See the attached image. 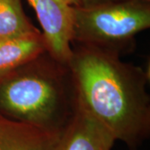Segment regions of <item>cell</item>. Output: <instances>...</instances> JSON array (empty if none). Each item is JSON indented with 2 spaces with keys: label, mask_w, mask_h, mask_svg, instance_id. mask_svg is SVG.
<instances>
[{
  "label": "cell",
  "mask_w": 150,
  "mask_h": 150,
  "mask_svg": "<svg viewBox=\"0 0 150 150\" xmlns=\"http://www.w3.org/2000/svg\"><path fill=\"white\" fill-rule=\"evenodd\" d=\"M67 67L76 103L103 126L115 140L135 147L150 130L149 75L122 61L119 54L79 45Z\"/></svg>",
  "instance_id": "cell-1"
},
{
  "label": "cell",
  "mask_w": 150,
  "mask_h": 150,
  "mask_svg": "<svg viewBox=\"0 0 150 150\" xmlns=\"http://www.w3.org/2000/svg\"><path fill=\"white\" fill-rule=\"evenodd\" d=\"M76 107L69 70L45 52L0 83V114L15 121L61 131Z\"/></svg>",
  "instance_id": "cell-2"
},
{
  "label": "cell",
  "mask_w": 150,
  "mask_h": 150,
  "mask_svg": "<svg viewBox=\"0 0 150 150\" xmlns=\"http://www.w3.org/2000/svg\"><path fill=\"white\" fill-rule=\"evenodd\" d=\"M73 42L119 52L150 27V2L118 0L73 7Z\"/></svg>",
  "instance_id": "cell-3"
},
{
  "label": "cell",
  "mask_w": 150,
  "mask_h": 150,
  "mask_svg": "<svg viewBox=\"0 0 150 150\" xmlns=\"http://www.w3.org/2000/svg\"><path fill=\"white\" fill-rule=\"evenodd\" d=\"M32 8L43 32L46 52L67 65L73 54L74 8L61 0H36Z\"/></svg>",
  "instance_id": "cell-4"
},
{
  "label": "cell",
  "mask_w": 150,
  "mask_h": 150,
  "mask_svg": "<svg viewBox=\"0 0 150 150\" xmlns=\"http://www.w3.org/2000/svg\"><path fill=\"white\" fill-rule=\"evenodd\" d=\"M116 140L77 103L52 150H111Z\"/></svg>",
  "instance_id": "cell-5"
},
{
  "label": "cell",
  "mask_w": 150,
  "mask_h": 150,
  "mask_svg": "<svg viewBox=\"0 0 150 150\" xmlns=\"http://www.w3.org/2000/svg\"><path fill=\"white\" fill-rule=\"evenodd\" d=\"M61 131H52L0 114V150H52Z\"/></svg>",
  "instance_id": "cell-6"
},
{
  "label": "cell",
  "mask_w": 150,
  "mask_h": 150,
  "mask_svg": "<svg viewBox=\"0 0 150 150\" xmlns=\"http://www.w3.org/2000/svg\"><path fill=\"white\" fill-rule=\"evenodd\" d=\"M46 52L40 31L0 41V83L20 66Z\"/></svg>",
  "instance_id": "cell-7"
},
{
  "label": "cell",
  "mask_w": 150,
  "mask_h": 150,
  "mask_svg": "<svg viewBox=\"0 0 150 150\" xmlns=\"http://www.w3.org/2000/svg\"><path fill=\"white\" fill-rule=\"evenodd\" d=\"M39 31L25 14L22 0H0V41Z\"/></svg>",
  "instance_id": "cell-8"
},
{
  "label": "cell",
  "mask_w": 150,
  "mask_h": 150,
  "mask_svg": "<svg viewBox=\"0 0 150 150\" xmlns=\"http://www.w3.org/2000/svg\"><path fill=\"white\" fill-rule=\"evenodd\" d=\"M109 1H118V0H82L83 4L82 5H88V4H98V3H103V2H109ZM150 2V0H143Z\"/></svg>",
  "instance_id": "cell-9"
},
{
  "label": "cell",
  "mask_w": 150,
  "mask_h": 150,
  "mask_svg": "<svg viewBox=\"0 0 150 150\" xmlns=\"http://www.w3.org/2000/svg\"><path fill=\"white\" fill-rule=\"evenodd\" d=\"M63 2H64L65 4H69L70 6H73V7H75V6H81L83 4V2L82 0H61Z\"/></svg>",
  "instance_id": "cell-10"
},
{
  "label": "cell",
  "mask_w": 150,
  "mask_h": 150,
  "mask_svg": "<svg viewBox=\"0 0 150 150\" xmlns=\"http://www.w3.org/2000/svg\"><path fill=\"white\" fill-rule=\"evenodd\" d=\"M28 4L31 5V7H32L33 5V4L36 2V0H28Z\"/></svg>",
  "instance_id": "cell-11"
}]
</instances>
